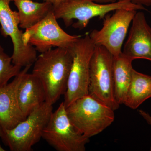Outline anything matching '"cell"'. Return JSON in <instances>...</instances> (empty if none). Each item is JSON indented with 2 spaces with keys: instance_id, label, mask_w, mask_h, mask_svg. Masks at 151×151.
I'll return each instance as SVG.
<instances>
[{
  "instance_id": "cell-1",
  "label": "cell",
  "mask_w": 151,
  "mask_h": 151,
  "mask_svg": "<svg viewBox=\"0 0 151 151\" xmlns=\"http://www.w3.org/2000/svg\"><path fill=\"white\" fill-rule=\"evenodd\" d=\"M72 62V54L68 48L51 49L37 57L32 73L43 85L47 103L53 105L65 94Z\"/></svg>"
},
{
  "instance_id": "cell-2",
  "label": "cell",
  "mask_w": 151,
  "mask_h": 151,
  "mask_svg": "<svg viewBox=\"0 0 151 151\" xmlns=\"http://www.w3.org/2000/svg\"><path fill=\"white\" fill-rule=\"evenodd\" d=\"M120 9L148 11L131 0H118L105 4L91 0H63L53 4V12L57 19H62L67 27L73 24V27L79 29L86 28L92 19L98 17L103 19L109 13Z\"/></svg>"
},
{
  "instance_id": "cell-3",
  "label": "cell",
  "mask_w": 151,
  "mask_h": 151,
  "mask_svg": "<svg viewBox=\"0 0 151 151\" xmlns=\"http://www.w3.org/2000/svg\"><path fill=\"white\" fill-rule=\"evenodd\" d=\"M66 111L76 129L89 138L103 132L115 120L114 110L89 95L76 100Z\"/></svg>"
},
{
  "instance_id": "cell-4",
  "label": "cell",
  "mask_w": 151,
  "mask_h": 151,
  "mask_svg": "<svg viewBox=\"0 0 151 151\" xmlns=\"http://www.w3.org/2000/svg\"><path fill=\"white\" fill-rule=\"evenodd\" d=\"M52 110V105L45 102L13 129L3 131L1 138L11 151H30L42 138Z\"/></svg>"
},
{
  "instance_id": "cell-5",
  "label": "cell",
  "mask_w": 151,
  "mask_h": 151,
  "mask_svg": "<svg viewBox=\"0 0 151 151\" xmlns=\"http://www.w3.org/2000/svg\"><path fill=\"white\" fill-rule=\"evenodd\" d=\"M113 56L103 46H95L90 60L88 95L114 111L120 105L114 92Z\"/></svg>"
},
{
  "instance_id": "cell-6",
  "label": "cell",
  "mask_w": 151,
  "mask_h": 151,
  "mask_svg": "<svg viewBox=\"0 0 151 151\" xmlns=\"http://www.w3.org/2000/svg\"><path fill=\"white\" fill-rule=\"evenodd\" d=\"M95 46L87 34L68 48L72 62L63 102L66 108L78 98L88 95L90 60Z\"/></svg>"
},
{
  "instance_id": "cell-7",
  "label": "cell",
  "mask_w": 151,
  "mask_h": 151,
  "mask_svg": "<svg viewBox=\"0 0 151 151\" xmlns=\"http://www.w3.org/2000/svg\"><path fill=\"white\" fill-rule=\"evenodd\" d=\"M42 138L58 151H85L89 142V138L78 132L70 122L63 102L52 112Z\"/></svg>"
},
{
  "instance_id": "cell-8",
  "label": "cell",
  "mask_w": 151,
  "mask_h": 151,
  "mask_svg": "<svg viewBox=\"0 0 151 151\" xmlns=\"http://www.w3.org/2000/svg\"><path fill=\"white\" fill-rule=\"evenodd\" d=\"M53 9L37 24L25 29L23 40L25 45H31L37 51L43 53L52 47L69 48L80 35H72L60 26Z\"/></svg>"
},
{
  "instance_id": "cell-9",
  "label": "cell",
  "mask_w": 151,
  "mask_h": 151,
  "mask_svg": "<svg viewBox=\"0 0 151 151\" xmlns=\"http://www.w3.org/2000/svg\"><path fill=\"white\" fill-rule=\"evenodd\" d=\"M137 11L120 9L103 19V27L89 34L95 46H103L113 56L122 53V46L132 20Z\"/></svg>"
},
{
  "instance_id": "cell-10",
  "label": "cell",
  "mask_w": 151,
  "mask_h": 151,
  "mask_svg": "<svg viewBox=\"0 0 151 151\" xmlns=\"http://www.w3.org/2000/svg\"><path fill=\"white\" fill-rule=\"evenodd\" d=\"M11 0H0L1 33L4 37H9L13 46L12 63L22 67L32 65L37 58V51L33 46L26 45L23 40V32L19 29L18 12L10 6Z\"/></svg>"
},
{
  "instance_id": "cell-11",
  "label": "cell",
  "mask_w": 151,
  "mask_h": 151,
  "mask_svg": "<svg viewBox=\"0 0 151 151\" xmlns=\"http://www.w3.org/2000/svg\"><path fill=\"white\" fill-rule=\"evenodd\" d=\"M141 11L137 12L132 20L122 53L133 60L143 59L151 61V27Z\"/></svg>"
},
{
  "instance_id": "cell-12",
  "label": "cell",
  "mask_w": 151,
  "mask_h": 151,
  "mask_svg": "<svg viewBox=\"0 0 151 151\" xmlns=\"http://www.w3.org/2000/svg\"><path fill=\"white\" fill-rule=\"evenodd\" d=\"M32 65L24 67L12 82L0 87V126L3 131L13 129L26 118L20 108L17 91L23 76Z\"/></svg>"
},
{
  "instance_id": "cell-13",
  "label": "cell",
  "mask_w": 151,
  "mask_h": 151,
  "mask_svg": "<svg viewBox=\"0 0 151 151\" xmlns=\"http://www.w3.org/2000/svg\"><path fill=\"white\" fill-rule=\"evenodd\" d=\"M20 108L25 118L45 102L46 95L41 82L32 73H25L17 91Z\"/></svg>"
},
{
  "instance_id": "cell-14",
  "label": "cell",
  "mask_w": 151,
  "mask_h": 151,
  "mask_svg": "<svg viewBox=\"0 0 151 151\" xmlns=\"http://www.w3.org/2000/svg\"><path fill=\"white\" fill-rule=\"evenodd\" d=\"M18 9L19 27L26 29L42 20L53 9L50 2L39 3L32 0H14Z\"/></svg>"
},
{
  "instance_id": "cell-15",
  "label": "cell",
  "mask_w": 151,
  "mask_h": 151,
  "mask_svg": "<svg viewBox=\"0 0 151 151\" xmlns=\"http://www.w3.org/2000/svg\"><path fill=\"white\" fill-rule=\"evenodd\" d=\"M133 60L123 53L113 56V74L114 92L119 105L124 103L132 79Z\"/></svg>"
},
{
  "instance_id": "cell-16",
  "label": "cell",
  "mask_w": 151,
  "mask_h": 151,
  "mask_svg": "<svg viewBox=\"0 0 151 151\" xmlns=\"http://www.w3.org/2000/svg\"><path fill=\"white\" fill-rule=\"evenodd\" d=\"M151 97V76L133 68L131 82L123 104L135 110Z\"/></svg>"
},
{
  "instance_id": "cell-17",
  "label": "cell",
  "mask_w": 151,
  "mask_h": 151,
  "mask_svg": "<svg viewBox=\"0 0 151 151\" xmlns=\"http://www.w3.org/2000/svg\"><path fill=\"white\" fill-rule=\"evenodd\" d=\"M22 67L14 64L12 57L5 52L0 45V87L8 84L9 81L21 71Z\"/></svg>"
},
{
  "instance_id": "cell-18",
  "label": "cell",
  "mask_w": 151,
  "mask_h": 151,
  "mask_svg": "<svg viewBox=\"0 0 151 151\" xmlns=\"http://www.w3.org/2000/svg\"><path fill=\"white\" fill-rule=\"evenodd\" d=\"M138 113L142 117H143V119L145 120L148 124H149L151 127V116L150 114L146 112V111L142 110H139ZM150 151H151V146Z\"/></svg>"
},
{
  "instance_id": "cell-19",
  "label": "cell",
  "mask_w": 151,
  "mask_h": 151,
  "mask_svg": "<svg viewBox=\"0 0 151 151\" xmlns=\"http://www.w3.org/2000/svg\"><path fill=\"white\" fill-rule=\"evenodd\" d=\"M131 1L134 4L144 6H151V0H131Z\"/></svg>"
},
{
  "instance_id": "cell-20",
  "label": "cell",
  "mask_w": 151,
  "mask_h": 151,
  "mask_svg": "<svg viewBox=\"0 0 151 151\" xmlns=\"http://www.w3.org/2000/svg\"><path fill=\"white\" fill-rule=\"evenodd\" d=\"M91 1L99 4H105L116 2L118 0H91Z\"/></svg>"
},
{
  "instance_id": "cell-21",
  "label": "cell",
  "mask_w": 151,
  "mask_h": 151,
  "mask_svg": "<svg viewBox=\"0 0 151 151\" xmlns=\"http://www.w3.org/2000/svg\"><path fill=\"white\" fill-rule=\"evenodd\" d=\"M11 1H14V0H11ZM42 1H49L50 2L52 3V4H54V3L56 2L57 0H42Z\"/></svg>"
},
{
  "instance_id": "cell-22",
  "label": "cell",
  "mask_w": 151,
  "mask_h": 151,
  "mask_svg": "<svg viewBox=\"0 0 151 151\" xmlns=\"http://www.w3.org/2000/svg\"><path fill=\"white\" fill-rule=\"evenodd\" d=\"M2 133H3L2 129L1 127V126H0V137H1L2 134Z\"/></svg>"
},
{
  "instance_id": "cell-23",
  "label": "cell",
  "mask_w": 151,
  "mask_h": 151,
  "mask_svg": "<svg viewBox=\"0 0 151 151\" xmlns=\"http://www.w3.org/2000/svg\"><path fill=\"white\" fill-rule=\"evenodd\" d=\"M5 150L4 149V148L2 147L1 145H0V151H5Z\"/></svg>"
},
{
  "instance_id": "cell-24",
  "label": "cell",
  "mask_w": 151,
  "mask_h": 151,
  "mask_svg": "<svg viewBox=\"0 0 151 151\" xmlns=\"http://www.w3.org/2000/svg\"><path fill=\"white\" fill-rule=\"evenodd\" d=\"M63 1V0H57L56 2H55V3L61 1Z\"/></svg>"
}]
</instances>
